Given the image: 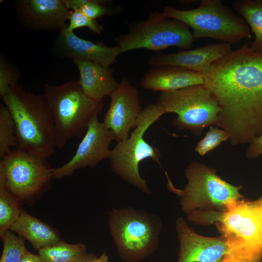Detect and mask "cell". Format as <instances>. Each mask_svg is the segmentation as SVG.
I'll return each mask as SVG.
<instances>
[{
	"instance_id": "obj_24",
	"label": "cell",
	"mask_w": 262,
	"mask_h": 262,
	"mask_svg": "<svg viewBox=\"0 0 262 262\" xmlns=\"http://www.w3.org/2000/svg\"><path fill=\"white\" fill-rule=\"evenodd\" d=\"M16 130L12 116L4 104L0 105V158L4 157L13 146L17 147Z\"/></svg>"
},
{
	"instance_id": "obj_19",
	"label": "cell",
	"mask_w": 262,
	"mask_h": 262,
	"mask_svg": "<svg viewBox=\"0 0 262 262\" xmlns=\"http://www.w3.org/2000/svg\"><path fill=\"white\" fill-rule=\"evenodd\" d=\"M80 75L78 82L84 94L95 101L103 100L109 96L119 83L113 76L110 67H104L93 62L72 60Z\"/></svg>"
},
{
	"instance_id": "obj_6",
	"label": "cell",
	"mask_w": 262,
	"mask_h": 262,
	"mask_svg": "<svg viewBox=\"0 0 262 262\" xmlns=\"http://www.w3.org/2000/svg\"><path fill=\"white\" fill-rule=\"evenodd\" d=\"M165 174L167 188L180 197L181 209L187 214L200 209L213 213L214 210L219 214L243 198L239 193L241 186L228 183L216 174L215 169L202 163L193 162L187 166L185 176L188 183L182 189L176 188L166 172Z\"/></svg>"
},
{
	"instance_id": "obj_14",
	"label": "cell",
	"mask_w": 262,
	"mask_h": 262,
	"mask_svg": "<svg viewBox=\"0 0 262 262\" xmlns=\"http://www.w3.org/2000/svg\"><path fill=\"white\" fill-rule=\"evenodd\" d=\"M14 6L20 24L33 31H60L71 12L63 0H16Z\"/></svg>"
},
{
	"instance_id": "obj_28",
	"label": "cell",
	"mask_w": 262,
	"mask_h": 262,
	"mask_svg": "<svg viewBox=\"0 0 262 262\" xmlns=\"http://www.w3.org/2000/svg\"><path fill=\"white\" fill-rule=\"evenodd\" d=\"M108 2L102 0H85L81 7V11L90 18L96 20L105 15H111L119 10V7L108 5Z\"/></svg>"
},
{
	"instance_id": "obj_22",
	"label": "cell",
	"mask_w": 262,
	"mask_h": 262,
	"mask_svg": "<svg viewBox=\"0 0 262 262\" xmlns=\"http://www.w3.org/2000/svg\"><path fill=\"white\" fill-rule=\"evenodd\" d=\"M86 246L82 243H67L63 240L38 250L45 262H81L89 256Z\"/></svg>"
},
{
	"instance_id": "obj_21",
	"label": "cell",
	"mask_w": 262,
	"mask_h": 262,
	"mask_svg": "<svg viewBox=\"0 0 262 262\" xmlns=\"http://www.w3.org/2000/svg\"><path fill=\"white\" fill-rule=\"evenodd\" d=\"M233 5L255 35L250 48L254 51L262 53V0H236Z\"/></svg>"
},
{
	"instance_id": "obj_3",
	"label": "cell",
	"mask_w": 262,
	"mask_h": 262,
	"mask_svg": "<svg viewBox=\"0 0 262 262\" xmlns=\"http://www.w3.org/2000/svg\"><path fill=\"white\" fill-rule=\"evenodd\" d=\"M110 233L119 257L126 262H140L158 248L163 229L157 214L131 207L108 213Z\"/></svg>"
},
{
	"instance_id": "obj_26",
	"label": "cell",
	"mask_w": 262,
	"mask_h": 262,
	"mask_svg": "<svg viewBox=\"0 0 262 262\" xmlns=\"http://www.w3.org/2000/svg\"><path fill=\"white\" fill-rule=\"evenodd\" d=\"M20 77L17 67L2 53H0V95L7 94L11 86L17 83Z\"/></svg>"
},
{
	"instance_id": "obj_25",
	"label": "cell",
	"mask_w": 262,
	"mask_h": 262,
	"mask_svg": "<svg viewBox=\"0 0 262 262\" xmlns=\"http://www.w3.org/2000/svg\"><path fill=\"white\" fill-rule=\"evenodd\" d=\"M0 237L3 246L0 262H20L28 251L24 239L10 229Z\"/></svg>"
},
{
	"instance_id": "obj_10",
	"label": "cell",
	"mask_w": 262,
	"mask_h": 262,
	"mask_svg": "<svg viewBox=\"0 0 262 262\" xmlns=\"http://www.w3.org/2000/svg\"><path fill=\"white\" fill-rule=\"evenodd\" d=\"M127 33L114 39L121 53L140 49L158 51L173 46L186 49L195 41L187 25L167 17L163 12H152L145 20L129 23Z\"/></svg>"
},
{
	"instance_id": "obj_15",
	"label": "cell",
	"mask_w": 262,
	"mask_h": 262,
	"mask_svg": "<svg viewBox=\"0 0 262 262\" xmlns=\"http://www.w3.org/2000/svg\"><path fill=\"white\" fill-rule=\"evenodd\" d=\"M176 229L180 243L177 262H221L229 252V246L223 236L200 235L182 217L177 220Z\"/></svg>"
},
{
	"instance_id": "obj_2",
	"label": "cell",
	"mask_w": 262,
	"mask_h": 262,
	"mask_svg": "<svg viewBox=\"0 0 262 262\" xmlns=\"http://www.w3.org/2000/svg\"><path fill=\"white\" fill-rule=\"evenodd\" d=\"M1 97L15 124L17 148L45 158L52 155L54 121L44 95L29 92L16 83Z\"/></svg>"
},
{
	"instance_id": "obj_8",
	"label": "cell",
	"mask_w": 262,
	"mask_h": 262,
	"mask_svg": "<svg viewBox=\"0 0 262 262\" xmlns=\"http://www.w3.org/2000/svg\"><path fill=\"white\" fill-rule=\"evenodd\" d=\"M163 12L191 28L195 40L211 38L234 44L251 37L245 20L219 0H201L198 7L187 10L166 6Z\"/></svg>"
},
{
	"instance_id": "obj_4",
	"label": "cell",
	"mask_w": 262,
	"mask_h": 262,
	"mask_svg": "<svg viewBox=\"0 0 262 262\" xmlns=\"http://www.w3.org/2000/svg\"><path fill=\"white\" fill-rule=\"evenodd\" d=\"M44 93L53 116L55 147L58 149L85 132L91 120L104 106L103 100L88 98L78 81L71 80L57 85L46 83Z\"/></svg>"
},
{
	"instance_id": "obj_9",
	"label": "cell",
	"mask_w": 262,
	"mask_h": 262,
	"mask_svg": "<svg viewBox=\"0 0 262 262\" xmlns=\"http://www.w3.org/2000/svg\"><path fill=\"white\" fill-rule=\"evenodd\" d=\"M156 103L167 113L177 115L171 124L199 136L207 127L217 126L221 108L204 84L161 92Z\"/></svg>"
},
{
	"instance_id": "obj_31",
	"label": "cell",
	"mask_w": 262,
	"mask_h": 262,
	"mask_svg": "<svg viewBox=\"0 0 262 262\" xmlns=\"http://www.w3.org/2000/svg\"><path fill=\"white\" fill-rule=\"evenodd\" d=\"M20 262H45L39 255H35L27 251Z\"/></svg>"
},
{
	"instance_id": "obj_30",
	"label": "cell",
	"mask_w": 262,
	"mask_h": 262,
	"mask_svg": "<svg viewBox=\"0 0 262 262\" xmlns=\"http://www.w3.org/2000/svg\"><path fill=\"white\" fill-rule=\"evenodd\" d=\"M246 152L248 159H254L262 155V135L255 138L250 143Z\"/></svg>"
},
{
	"instance_id": "obj_11",
	"label": "cell",
	"mask_w": 262,
	"mask_h": 262,
	"mask_svg": "<svg viewBox=\"0 0 262 262\" xmlns=\"http://www.w3.org/2000/svg\"><path fill=\"white\" fill-rule=\"evenodd\" d=\"M0 161V184L20 202H30L50 186L52 167L47 158L17 148Z\"/></svg>"
},
{
	"instance_id": "obj_32",
	"label": "cell",
	"mask_w": 262,
	"mask_h": 262,
	"mask_svg": "<svg viewBox=\"0 0 262 262\" xmlns=\"http://www.w3.org/2000/svg\"><path fill=\"white\" fill-rule=\"evenodd\" d=\"M89 262H109L108 256L105 252H103L99 257L95 256Z\"/></svg>"
},
{
	"instance_id": "obj_20",
	"label": "cell",
	"mask_w": 262,
	"mask_h": 262,
	"mask_svg": "<svg viewBox=\"0 0 262 262\" xmlns=\"http://www.w3.org/2000/svg\"><path fill=\"white\" fill-rule=\"evenodd\" d=\"M10 230L29 241L38 250L62 241L59 233L38 218L22 210Z\"/></svg>"
},
{
	"instance_id": "obj_7",
	"label": "cell",
	"mask_w": 262,
	"mask_h": 262,
	"mask_svg": "<svg viewBox=\"0 0 262 262\" xmlns=\"http://www.w3.org/2000/svg\"><path fill=\"white\" fill-rule=\"evenodd\" d=\"M165 113L155 103H149L140 114L136 127L129 137L117 143L109 158L112 171L126 182L147 195L152 194L147 181L139 173L142 161L150 159L160 164L159 149L149 144L144 136L148 129Z\"/></svg>"
},
{
	"instance_id": "obj_27",
	"label": "cell",
	"mask_w": 262,
	"mask_h": 262,
	"mask_svg": "<svg viewBox=\"0 0 262 262\" xmlns=\"http://www.w3.org/2000/svg\"><path fill=\"white\" fill-rule=\"evenodd\" d=\"M229 139L227 132L213 126H210L205 136L197 143L196 151L199 155L203 156Z\"/></svg>"
},
{
	"instance_id": "obj_29",
	"label": "cell",
	"mask_w": 262,
	"mask_h": 262,
	"mask_svg": "<svg viewBox=\"0 0 262 262\" xmlns=\"http://www.w3.org/2000/svg\"><path fill=\"white\" fill-rule=\"evenodd\" d=\"M69 21L67 29L70 32H74L79 28L86 27L93 33L99 34L104 30L102 25L96 20L88 17L80 9L71 11Z\"/></svg>"
},
{
	"instance_id": "obj_16",
	"label": "cell",
	"mask_w": 262,
	"mask_h": 262,
	"mask_svg": "<svg viewBox=\"0 0 262 262\" xmlns=\"http://www.w3.org/2000/svg\"><path fill=\"white\" fill-rule=\"evenodd\" d=\"M67 27L60 31L52 46V52L60 58L89 61L104 67L116 62L120 53L117 46L109 47L99 42L85 40L68 31Z\"/></svg>"
},
{
	"instance_id": "obj_33",
	"label": "cell",
	"mask_w": 262,
	"mask_h": 262,
	"mask_svg": "<svg viewBox=\"0 0 262 262\" xmlns=\"http://www.w3.org/2000/svg\"><path fill=\"white\" fill-rule=\"evenodd\" d=\"M95 256L90 254L88 257H87L86 259L83 260V261L81 262H89L90 260H91L93 257H94Z\"/></svg>"
},
{
	"instance_id": "obj_18",
	"label": "cell",
	"mask_w": 262,
	"mask_h": 262,
	"mask_svg": "<svg viewBox=\"0 0 262 262\" xmlns=\"http://www.w3.org/2000/svg\"><path fill=\"white\" fill-rule=\"evenodd\" d=\"M204 82L201 73L178 66L164 65L150 67L140 85L145 89L163 92L204 84Z\"/></svg>"
},
{
	"instance_id": "obj_1",
	"label": "cell",
	"mask_w": 262,
	"mask_h": 262,
	"mask_svg": "<svg viewBox=\"0 0 262 262\" xmlns=\"http://www.w3.org/2000/svg\"><path fill=\"white\" fill-rule=\"evenodd\" d=\"M203 75L221 108L216 126L227 132L231 145L250 143L262 135V53L245 43Z\"/></svg>"
},
{
	"instance_id": "obj_17",
	"label": "cell",
	"mask_w": 262,
	"mask_h": 262,
	"mask_svg": "<svg viewBox=\"0 0 262 262\" xmlns=\"http://www.w3.org/2000/svg\"><path fill=\"white\" fill-rule=\"evenodd\" d=\"M231 51L230 45L223 42L174 53H157L149 58L147 64L150 67L176 66L204 74L214 61Z\"/></svg>"
},
{
	"instance_id": "obj_5",
	"label": "cell",
	"mask_w": 262,
	"mask_h": 262,
	"mask_svg": "<svg viewBox=\"0 0 262 262\" xmlns=\"http://www.w3.org/2000/svg\"><path fill=\"white\" fill-rule=\"evenodd\" d=\"M226 240V256L232 262H261L262 197L256 201L240 200L214 221Z\"/></svg>"
},
{
	"instance_id": "obj_12",
	"label": "cell",
	"mask_w": 262,
	"mask_h": 262,
	"mask_svg": "<svg viewBox=\"0 0 262 262\" xmlns=\"http://www.w3.org/2000/svg\"><path fill=\"white\" fill-rule=\"evenodd\" d=\"M94 116L89 123L85 134L76 152L66 163L52 168L53 179H60L71 176L77 170L95 167L102 161L109 159V146L115 140L113 132L103 122Z\"/></svg>"
},
{
	"instance_id": "obj_23",
	"label": "cell",
	"mask_w": 262,
	"mask_h": 262,
	"mask_svg": "<svg viewBox=\"0 0 262 262\" xmlns=\"http://www.w3.org/2000/svg\"><path fill=\"white\" fill-rule=\"evenodd\" d=\"M20 201L0 184V236L10 229L19 217Z\"/></svg>"
},
{
	"instance_id": "obj_13",
	"label": "cell",
	"mask_w": 262,
	"mask_h": 262,
	"mask_svg": "<svg viewBox=\"0 0 262 262\" xmlns=\"http://www.w3.org/2000/svg\"><path fill=\"white\" fill-rule=\"evenodd\" d=\"M109 97L110 105L103 122L113 132L117 143L129 137L130 131L136 126L143 109L138 90L126 77L123 78Z\"/></svg>"
}]
</instances>
